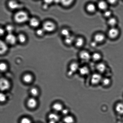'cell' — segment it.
<instances>
[{
	"mask_svg": "<svg viewBox=\"0 0 123 123\" xmlns=\"http://www.w3.org/2000/svg\"><path fill=\"white\" fill-rule=\"evenodd\" d=\"M78 56L80 60L84 63L91 61V52L88 50L82 49L79 52Z\"/></svg>",
	"mask_w": 123,
	"mask_h": 123,
	"instance_id": "obj_1",
	"label": "cell"
},
{
	"mask_svg": "<svg viewBox=\"0 0 123 123\" xmlns=\"http://www.w3.org/2000/svg\"><path fill=\"white\" fill-rule=\"evenodd\" d=\"M120 33V29L117 27H109L106 34L108 39L111 40H115L119 37Z\"/></svg>",
	"mask_w": 123,
	"mask_h": 123,
	"instance_id": "obj_2",
	"label": "cell"
},
{
	"mask_svg": "<svg viewBox=\"0 0 123 123\" xmlns=\"http://www.w3.org/2000/svg\"><path fill=\"white\" fill-rule=\"evenodd\" d=\"M90 76V83L92 86H96L101 85L103 77L102 75L96 72L91 74Z\"/></svg>",
	"mask_w": 123,
	"mask_h": 123,
	"instance_id": "obj_3",
	"label": "cell"
},
{
	"mask_svg": "<svg viewBox=\"0 0 123 123\" xmlns=\"http://www.w3.org/2000/svg\"><path fill=\"white\" fill-rule=\"evenodd\" d=\"M95 68L96 72L103 76L107 74L109 70V68L107 63L103 61L96 63Z\"/></svg>",
	"mask_w": 123,
	"mask_h": 123,
	"instance_id": "obj_4",
	"label": "cell"
},
{
	"mask_svg": "<svg viewBox=\"0 0 123 123\" xmlns=\"http://www.w3.org/2000/svg\"><path fill=\"white\" fill-rule=\"evenodd\" d=\"M80 65L79 62L76 61H72L69 64L68 75L71 77L78 72Z\"/></svg>",
	"mask_w": 123,
	"mask_h": 123,
	"instance_id": "obj_5",
	"label": "cell"
},
{
	"mask_svg": "<svg viewBox=\"0 0 123 123\" xmlns=\"http://www.w3.org/2000/svg\"><path fill=\"white\" fill-rule=\"evenodd\" d=\"M14 18L16 22L22 24L28 21L29 17L28 14L25 12L20 11L15 14Z\"/></svg>",
	"mask_w": 123,
	"mask_h": 123,
	"instance_id": "obj_6",
	"label": "cell"
},
{
	"mask_svg": "<svg viewBox=\"0 0 123 123\" xmlns=\"http://www.w3.org/2000/svg\"><path fill=\"white\" fill-rule=\"evenodd\" d=\"M107 38L105 33L100 31L95 32L92 36L93 40L95 41L99 45L103 43L105 41Z\"/></svg>",
	"mask_w": 123,
	"mask_h": 123,
	"instance_id": "obj_7",
	"label": "cell"
},
{
	"mask_svg": "<svg viewBox=\"0 0 123 123\" xmlns=\"http://www.w3.org/2000/svg\"><path fill=\"white\" fill-rule=\"evenodd\" d=\"M78 73L82 77H87L91 75V70L89 66L83 64L80 66Z\"/></svg>",
	"mask_w": 123,
	"mask_h": 123,
	"instance_id": "obj_8",
	"label": "cell"
},
{
	"mask_svg": "<svg viewBox=\"0 0 123 123\" xmlns=\"http://www.w3.org/2000/svg\"><path fill=\"white\" fill-rule=\"evenodd\" d=\"M86 43V39L82 35L77 36L75 38L74 45L76 48L81 49H83Z\"/></svg>",
	"mask_w": 123,
	"mask_h": 123,
	"instance_id": "obj_9",
	"label": "cell"
},
{
	"mask_svg": "<svg viewBox=\"0 0 123 123\" xmlns=\"http://www.w3.org/2000/svg\"><path fill=\"white\" fill-rule=\"evenodd\" d=\"M10 87V82L4 78H0V91L3 92L9 90Z\"/></svg>",
	"mask_w": 123,
	"mask_h": 123,
	"instance_id": "obj_10",
	"label": "cell"
},
{
	"mask_svg": "<svg viewBox=\"0 0 123 123\" xmlns=\"http://www.w3.org/2000/svg\"><path fill=\"white\" fill-rule=\"evenodd\" d=\"M103 55L101 52L95 51L91 52V61L95 64L102 61Z\"/></svg>",
	"mask_w": 123,
	"mask_h": 123,
	"instance_id": "obj_11",
	"label": "cell"
},
{
	"mask_svg": "<svg viewBox=\"0 0 123 123\" xmlns=\"http://www.w3.org/2000/svg\"><path fill=\"white\" fill-rule=\"evenodd\" d=\"M42 28L45 32H52L55 29L56 26L52 21H47L43 24Z\"/></svg>",
	"mask_w": 123,
	"mask_h": 123,
	"instance_id": "obj_12",
	"label": "cell"
},
{
	"mask_svg": "<svg viewBox=\"0 0 123 123\" xmlns=\"http://www.w3.org/2000/svg\"><path fill=\"white\" fill-rule=\"evenodd\" d=\"M85 10L86 12L90 14H94L98 10L96 4L92 3H89L86 5Z\"/></svg>",
	"mask_w": 123,
	"mask_h": 123,
	"instance_id": "obj_13",
	"label": "cell"
},
{
	"mask_svg": "<svg viewBox=\"0 0 123 123\" xmlns=\"http://www.w3.org/2000/svg\"><path fill=\"white\" fill-rule=\"evenodd\" d=\"M17 40V37L12 33H8L6 37L5 42L7 44L13 45L16 43Z\"/></svg>",
	"mask_w": 123,
	"mask_h": 123,
	"instance_id": "obj_14",
	"label": "cell"
},
{
	"mask_svg": "<svg viewBox=\"0 0 123 123\" xmlns=\"http://www.w3.org/2000/svg\"><path fill=\"white\" fill-rule=\"evenodd\" d=\"M98 10L102 12L109 9V4L106 0H101L98 2L96 4Z\"/></svg>",
	"mask_w": 123,
	"mask_h": 123,
	"instance_id": "obj_15",
	"label": "cell"
},
{
	"mask_svg": "<svg viewBox=\"0 0 123 123\" xmlns=\"http://www.w3.org/2000/svg\"><path fill=\"white\" fill-rule=\"evenodd\" d=\"M112 80L109 76H103L101 85L105 88H108L111 86L112 83Z\"/></svg>",
	"mask_w": 123,
	"mask_h": 123,
	"instance_id": "obj_16",
	"label": "cell"
},
{
	"mask_svg": "<svg viewBox=\"0 0 123 123\" xmlns=\"http://www.w3.org/2000/svg\"><path fill=\"white\" fill-rule=\"evenodd\" d=\"M107 24L109 27H117L118 20L117 17L113 16L107 19Z\"/></svg>",
	"mask_w": 123,
	"mask_h": 123,
	"instance_id": "obj_17",
	"label": "cell"
},
{
	"mask_svg": "<svg viewBox=\"0 0 123 123\" xmlns=\"http://www.w3.org/2000/svg\"><path fill=\"white\" fill-rule=\"evenodd\" d=\"M76 36L73 33L64 38V42L68 46H71L74 45Z\"/></svg>",
	"mask_w": 123,
	"mask_h": 123,
	"instance_id": "obj_18",
	"label": "cell"
},
{
	"mask_svg": "<svg viewBox=\"0 0 123 123\" xmlns=\"http://www.w3.org/2000/svg\"><path fill=\"white\" fill-rule=\"evenodd\" d=\"M8 5L10 9L15 10L21 7V5L15 0H10L8 3Z\"/></svg>",
	"mask_w": 123,
	"mask_h": 123,
	"instance_id": "obj_19",
	"label": "cell"
},
{
	"mask_svg": "<svg viewBox=\"0 0 123 123\" xmlns=\"http://www.w3.org/2000/svg\"><path fill=\"white\" fill-rule=\"evenodd\" d=\"M7 44L5 42L0 40V55L5 54L8 50Z\"/></svg>",
	"mask_w": 123,
	"mask_h": 123,
	"instance_id": "obj_20",
	"label": "cell"
},
{
	"mask_svg": "<svg viewBox=\"0 0 123 123\" xmlns=\"http://www.w3.org/2000/svg\"><path fill=\"white\" fill-rule=\"evenodd\" d=\"M115 110L118 114L120 115H123V103L122 102H118L115 106Z\"/></svg>",
	"mask_w": 123,
	"mask_h": 123,
	"instance_id": "obj_21",
	"label": "cell"
},
{
	"mask_svg": "<svg viewBox=\"0 0 123 123\" xmlns=\"http://www.w3.org/2000/svg\"><path fill=\"white\" fill-rule=\"evenodd\" d=\"M37 100L34 98H29L27 101V105L29 108L33 109L37 107Z\"/></svg>",
	"mask_w": 123,
	"mask_h": 123,
	"instance_id": "obj_22",
	"label": "cell"
},
{
	"mask_svg": "<svg viewBox=\"0 0 123 123\" xmlns=\"http://www.w3.org/2000/svg\"><path fill=\"white\" fill-rule=\"evenodd\" d=\"M75 120L74 116L70 114L64 116L63 119V121L64 123H75Z\"/></svg>",
	"mask_w": 123,
	"mask_h": 123,
	"instance_id": "obj_23",
	"label": "cell"
},
{
	"mask_svg": "<svg viewBox=\"0 0 123 123\" xmlns=\"http://www.w3.org/2000/svg\"><path fill=\"white\" fill-rule=\"evenodd\" d=\"M103 17L107 19L113 16V12L111 9H108L102 12Z\"/></svg>",
	"mask_w": 123,
	"mask_h": 123,
	"instance_id": "obj_24",
	"label": "cell"
},
{
	"mask_svg": "<svg viewBox=\"0 0 123 123\" xmlns=\"http://www.w3.org/2000/svg\"><path fill=\"white\" fill-rule=\"evenodd\" d=\"M74 0H60V3L66 7H68L73 4Z\"/></svg>",
	"mask_w": 123,
	"mask_h": 123,
	"instance_id": "obj_25",
	"label": "cell"
},
{
	"mask_svg": "<svg viewBox=\"0 0 123 123\" xmlns=\"http://www.w3.org/2000/svg\"><path fill=\"white\" fill-rule=\"evenodd\" d=\"M53 109L56 112H61L64 109V107L62 104L56 103L53 104L52 106Z\"/></svg>",
	"mask_w": 123,
	"mask_h": 123,
	"instance_id": "obj_26",
	"label": "cell"
},
{
	"mask_svg": "<svg viewBox=\"0 0 123 123\" xmlns=\"http://www.w3.org/2000/svg\"><path fill=\"white\" fill-rule=\"evenodd\" d=\"M29 23L31 26L34 27H38L40 24L39 20L37 18H34L30 19Z\"/></svg>",
	"mask_w": 123,
	"mask_h": 123,
	"instance_id": "obj_27",
	"label": "cell"
},
{
	"mask_svg": "<svg viewBox=\"0 0 123 123\" xmlns=\"http://www.w3.org/2000/svg\"><path fill=\"white\" fill-rule=\"evenodd\" d=\"M23 80L25 83H31L33 80V76L30 74H26L23 76Z\"/></svg>",
	"mask_w": 123,
	"mask_h": 123,
	"instance_id": "obj_28",
	"label": "cell"
},
{
	"mask_svg": "<svg viewBox=\"0 0 123 123\" xmlns=\"http://www.w3.org/2000/svg\"><path fill=\"white\" fill-rule=\"evenodd\" d=\"M61 33L62 35L64 37V38L72 34L71 31L70 30V29L68 28L63 29L61 31Z\"/></svg>",
	"mask_w": 123,
	"mask_h": 123,
	"instance_id": "obj_29",
	"label": "cell"
},
{
	"mask_svg": "<svg viewBox=\"0 0 123 123\" xmlns=\"http://www.w3.org/2000/svg\"><path fill=\"white\" fill-rule=\"evenodd\" d=\"M49 121H52L56 122L59 121V117L58 115L55 113H51L49 116Z\"/></svg>",
	"mask_w": 123,
	"mask_h": 123,
	"instance_id": "obj_30",
	"label": "cell"
},
{
	"mask_svg": "<svg viewBox=\"0 0 123 123\" xmlns=\"http://www.w3.org/2000/svg\"><path fill=\"white\" fill-rule=\"evenodd\" d=\"M8 65L4 62H0V71L1 72H4L6 71L8 69Z\"/></svg>",
	"mask_w": 123,
	"mask_h": 123,
	"instance_id": "obj_31",
	"label": "cell"
},
{
	"mask_svg": "<svg viewBox=\"0 0 123 123\" xmlns=\"http://www.w3.org/2000/svg\"><path fill=\"white\" fill-rule=\"evenodd\" d=\"M17 40H18L21 43H24L25 42L26 38L24 35L22 34H19L17 37Z\"/></svg>",
	"mask_w": 123,
	"mask_h": 123,
	"instance_id": "obj_32",
	"label": "cell"
},
{
	"mask_svg": "<svg viewBox=\"0 0 123 123\" xmlns=\"http://www.w3.org/2000/svg\"><path fill=\"white\" fill-rule=\"evenodd\" d=\"M6 31L8 33H12L14 30V27L13 26L11 25H8L6 26L5 29Z\"/></svg>",
	"mask_w": 123,
	"mask_h": 123,
	"instance_id": "obj_33",
	"label": "cell"
},
{
	"mask_svg": "<svg viewBox=\"0 0 123 123\" xmlns=\"http://www.w3.org/2000/svg\"><path fill=\"white\" fill-rule=\"evenodd\" d=\"M7 99L6 95L3 92H0V102L3 103L5 102Z\"/></svg>",
	"mask_w": 123,
	"mask_h": 123,
	"instance_id": "obj_34",
	"label": "cell"
},
{
	"mask_svg": "<svg viewBox=\"0 0 123 123\" xmlns=\"http://www.w3.org/2000/svg\"><path fill=\"white\" fill-rule=\"evenodd\" d=\"M30 92L32 96L36 97L39 94V91L37 89L35 88H33L31 89Z\"/></svg>",
	"mask_w": 123,
	"mask_h": 123,
	"instance_id": "obj_35",
	"label": "cell"
},
{
	"mask_svg": "<svg viewBox=\"0 0 123 123\" xmlns=\"http://www.w3.org/2000/svg\"><path fill=\"white\" fill-rule=\"evenodd\" d=\"M89 46L92 48L95 49L98 47V44L97 43L95 42V41L92 39L91 41L90 42L89 44Z\"/></svg>",
	"mask_w": 123,
	"mask_h": 123,
	"instance_id": "obj_36",
	"label": "cell"
},
{
	"mask_svg": "<svg viewBox=\"0 0 123 123\" xmlns=\"http://www.w3.org/2000/svg\"><path fill=\"white\" fill-rule=\"evenodd\" d=\"M20 123H32V121L29 118L24 117L21 119Z\"/></svg>",
	"mask_w": 123,
	"mask_h": 123,
	"instance_id": "obj_37",
	"label": "cell"
},
{
	"mask_svg": "<svg viewBox=\"0 0 123 123\" xmlns=\"http://www.w3.org/2000/svg\"><path fill=\"white\" fill-rule=\"evenodd\" d=\"M61 112L63 115L64 116V117L70 114H69V113H70V110L68 108H64Z\"/></svg>",
	"mask_w": 123,
	"mask_h": 123,
	"instance_id": "obj_38",
	"label": "cell"
},
{
	"mask_svg": "<svg viewBox=\"0 0 123 123\" xmlns=\"http://www.w3.org/2000/svg\"><path fill=\"white\" fill-rule=\"evenodd\" d=\"M109 5H115L117 4L118 0H105Z\"/></svg>",
	"mask_w": 123,
	"mask_h": 123,
	"instance_id": "obj_39",
	"label": "cell"
},
{
	"mask_svg": "<svg viewBox=\"0 0 123 123\" xmlns=\"http://www.w3.org/2000/svg\"><path fill=\"white\" fill-rule=\"evenodd\" d=\"M45 31L43 28L39 29L37 30L36 33L37 35L39 36H42L44 34Z\"/></svg>",
	"mask_w": 123,
	"mask_h": 123,
	"instance_id": "obj_40",
	"label": "cell"
},
{
	"mask_svg": "<svg viewBox=\"0 0 123 123\" xmlns=\"http://www.w3.org/2000/svg\"><path fill=\"white\" fill-rule=\"evenodd\" d=\"M5 31V29L0 27V37L3 36L4 35Z\"/></svg>",
	"mask_w": 123,
	"mask_h": 123,
	"instance_id": "obj_41",
	"label": "cell"
},
{
	"mask_svg": "<svg viewBox=\"0 0 123 123\" xmlns=\"http://www.w3.org/2000/svg\"><path fill=\"white\" fill-rule=\"evenodd\" d=\"M54 0H44V1L45 3V4L48 5L50 4H52L54 1Z\"/></svg>",
	"mask_w": 123,
	"mask_h": 123,
	"instance_id": "obj_42",
	"label": "cell"
},
{
	"mask_svg": "<svg viewBox=\"0 0 123 123\" xmlns=\"http://www.w3.org/2000/svg\"><path fill=\"white\" fill-rule=\"evenodd\" d=\"M55 122L52 121H49V122L48 123H56Z\"/></svg>",
	"mask_w": 123,
	"mask_h": 123,
	"instance_id": "obj_43",
	"label": "cell"
},
{
	"mask_svg": "<svg viewBox=\"0 0 123 123\" xmlns=\"http://www.w3.org/2000/svg\"></svg>",
	"mask_w": 123,
	"mask_h": 123,
	"instance_id": "obj_44",
	"label": "cell"
}]
</instances>
